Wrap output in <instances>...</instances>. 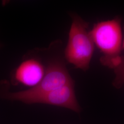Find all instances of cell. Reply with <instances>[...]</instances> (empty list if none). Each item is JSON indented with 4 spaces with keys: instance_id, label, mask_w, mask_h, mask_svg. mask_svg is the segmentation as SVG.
<instances>
[{
    "instance_id": "obj_1",
    "label": "cell",
    "mask_w": 124,
    "mask_h": 124,
    "mask_svg": "<svg viewBox=\"0 0 124 124\" xmlns=\"http://www.w3.org/2000/svg\"><path fill=\"white\" fill-rule=\"evenodd\" d=\"M75 83L62 58L54 59L46 67L42 80L35 86L17 92L9 91L10 83L7 80L0 81V99L18 101L27 98L46 93L62 86Z\"/></svg>"
},
{
    "instance_id": "obj_2",
    "label": "cell",
    "mask_w": 124,
    "mask_h": 124,
    "mask_svg": "<svg viewBox=\"0 0 124 124\" xmlns=\"http://www.w3.org/2000/svg\"><path fill=\"white\" fill-rule=\"evenodd\" d=\"M72 23L64 56L67 62L76 68L87 71L94 52L95 44L90 31L89 23L79 15L70 13Z\"/></svg>"
},
{
    "instance_id": "obj_3",
    "label": "cell",
    "mask_w": 124,
    "mask_h": 124,
    "mask_svg": "<svg viewBox=\"0 0 124 124\" xmlns=\"http://www.w3.org/2000/svg\"><path fill=\"white\" fill-rule=\"evenodd\" d=\"M121 19L117 17L95 23L90 31L95 45L101 52V58H110L121 55L122 50Z\"/></svg>"
},
{
    "instance_id": "obj_4",
    "label": "cell",
    "mask_w": 124,
    "mask_h": 124,
    "mask_svg": "<svg viewBox=\"0 0 124 124\" xmlns=\"http://www.w3.org/2000/svg\"><path fill=\"white\" fill-rule=\"evenodd\" d=\"M26 104L42 103L65 108L75 112L80 111L75 91V83L67 85L46 93L20 99Z\"/></svg>"
},
{
    "instance_id": "obj_5",
    "label": "cell",
    "mask_w": 124,
    "mask_h": 124,
    "mask_svg": "<svg viewBox=\"0 0 124 124\" xmlns=\"http://www.w3.org/2000/svg\"><path fill=\"white\" fill-rule=\"evenodd\" d=\"M46 69L39 59L29 58L23 61L12 72L11 82L14 85H22L31 88L42 80Z\"/></svg>"
},
{
    "instance_id": "obj_6",
    "label": "cell",
    "mask_w": 124,
    "mask_h": 124,
    "mask_svg": "<svg viewBox=\"0 0 124 124\" xmlns=\"http://www.w3.org/2000/svg\"><path fill=\"white\" fill-rule=\"evenodd\" d=\"M102 65L113 70L115 77L113 85L120 88L124 84V56L120 55L111 58H100Z\"/></svg>"
},
{
    "instance_id": "obj_7",
    "label": "cell",
    "mask_w": 124,
    "mask_h": 124,
    "mask_svg": "<svg viewBox=\"0 0 124 124\" xmlns=\"http://www.w3.org/2000/svg\"><path fill=\"white\" fill-rule=\"evenodd\" d=\"M122 50H124V38L123 39V41H122Z\"/></svg>"
},
{
    "instance_id": "obj_8",
    "label": "cell",
    "mask_w": 124,
    "mask_h": 124,
    "mask_svg": "<svg viewBox=\"0 0 124 124\" xmlns=\"http://www.w3.org/2000/svg\"><path fill=\"white\" fill-rule=\"evenodd\" d=\"M2 46V44L1 43H0V48H1Z\"/></svg>"
}]
</instances>
